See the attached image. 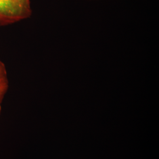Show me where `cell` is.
I'll return each instance as SVG.
<instances>
[{
	"label": "cell",
	"mask_w": 159,
	"mask_h": 159,
	"mask_svg": "<svg viewBox=\"0 0 159 159\" xmlns=\"http://www.w3.org/2000/svg\"><path fill=\"white\" fill-rule=\"evenodd\" d=\"M30 0H0V26H6L29 18Z\"/></svg>",
	"instance_id": "6da1fadb"
},
{
	"label": "cell",
	"mask_w": 159,
	"mask_h": 159,
	"mask_svg": "<svg viewBox=\"0 0 159 159\" xmlns=\"http://www.w3.org/2000/svg\"><path fill=\"white\" fill-rule=\"evenodd\" d=\"M8 88V80L6 66L0 60V101L1 102Z\"/></svg>",
	"instance_id": "7a4b0ae2"
},
{
	"label": "cell",
	"mask_w": 159,
	"mask_h": 159,
	"mask_svg": "<svg viewBox=\"0 0 159 159\" xmlns=\"http://www.w3.org/2000/svg\"><path fill=\"white\" fill-rule=\"evenodd\" d=\"M1 102L0 101V114H1Z\"/></svg>",
	"instance_id": "3957f363"
}]
</instances>
